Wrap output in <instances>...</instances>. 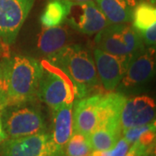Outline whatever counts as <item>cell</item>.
Returning <instances> with one entry per match:
<instances>
[{"instance_id": "1", "label": "cell", "mask_w": 156, "mask_h": 156, "mask_svg": "<svg viewBox=\"0 0 156 156\" xmlns=\"http://www.w3.org/2000/svg\"><path fill=\"white\" fill-rule=\"evenodd\" d=\"M47 62L60 69L71 82L75 100L91 95L99 90L100 80L97 76L94 58L80 45H66L56 54L47 57Z\"/></svg>"}, {"instance_id": "2", "label": "cell", "mask_w": 156, "mask_h": 156, "mask_svg": "<svg viewBox=\"0 0 156 156\" xmlns=\"http://www.w3.org/2000/svg\"><path fill=\"white\" fill-rule=\"evenodd\" d=\"M8 106L24 104L37 97L43 66L37 59L26 56L10 57Z\"/></svg>"}, {"instance_id": "3", "label": "cell", "mask_w": 156, "mask_h": 156, "mask_svg": "<svg viewBox=\"0 0 156 156\" xmlns=\"http://www.w3.org/2000/svg\"><path fill=\"white\" fill-rule=\"evenodd\" d=\"M95 43L107 53L129 58L146 47L138 31L127 23L107 25L97 33Z\"/></svg>"}, {"instance_id": "4", "label": "cell", "mask_w": 156, "mask_h": 156, "mask_svg": "<svg viewBox=\"0 0 156 156\" xmlns=\"http://www.w3.org/2000/svg\"><path fill=\"white\" fill-rule=\"evenodd\" d=\"M3 128L7 139L46 132L44 117L38 108L27 103L8 106L1 115Z\"/></svg>"}, {"instance_id": "5", "label": "cell", "mask_w": 156, "mask_h": 156, "mask_svg": "<svg viewBox=\"0 0 156 156\" xmlns=\"http://www.w3.org/2000/svg\"><path fill=\"white\" fill-rule=\"evenodd\" d=\"M41 63L43 72L37 90L39 99L52 110L74 102V89L69 79L47 61H43Z\"/></svg>"}, {"instance_id": "6", "label": "cell", "mask_w": 156, "mask_h": 156, "mask_svg": "<svg viewBox=\"0 0 156 156\" xmlns=\"http://www.w3.org/2000/svg\"><path fill=\"white\" fill-rule=\"evenodd\" d=\"M155 72V49L145 47L130 60L128 69L117 86V92L123 95L145 87Z\"/></svg>"}, {"instance_id": "7", "label": "cell", "mask_w": 156, "mask_h": 156, "mask_svg": "<svg viewBox=\"0 0 156 156\" xmlns=\"http://www.w3.org/2000/svg\"><path fill=\"white\" fill-rule=\"evenodd\" d=\"M35 0H0V40L12 44L33 7Z\"/></svg>"}, {"instance_id": "8", "label": "cell", "mask_w": 156, "mask_h": 156, "mask_svg": "<svg viewBox=\"0 0 156 156\" xmlns=\"http://www.w3.org/2000/svg\"><path fill=\"white\" fill-rule=\"evenodd\" d=\"M65 21L76 30L86 35L98 33L108 25L106 17L94 1L71 2Z\"/></svg>"}, {"instance_id": "9", "label": "cell", "mask_w": 156, "mask_h": 156, "mask_svg": "<svg viewBox=\"0 0 156 156\" xmlns=\"http://www.w3.org/2000/svg\"><path fill=\"white\" fill-rule=\"evenodd\" d=\"M93 58L101 86L107 91H114L127 71L131 58L115 56L98 48L94 50Z\"/></svg>"}, {"instance_id": "10", "label": "cell", "mask_w": 156, "mask_h": 156, "mask_svg": "<svg viewBox=\"0 0 156 156\" xmlns=\"http://www.w3.org/2000/svg\"><path fill=\"white\" fill-rule=\"evenodd\" d=\"M73 104L53 109L52 126L49 140V156H64V149L73 134Z\"/></svg>"}, {"instance_id": "11", "label": "cell", "mask_w": 156, "mask_h": 156, "mask_svg": "<svg viewBox=\"0 0 156 156\" xmlns=\"http://www.w3.org/2000/svg\"><path fill=\"white\" fill-rule=\"evenodd\" d=\"M155 110V101L147 95H138L127 99L121 114L122 132L154 122Z\"/></svg>"}, {"instance_id": "12", "label": "cell", "mask_w": 156, "mask_h": 156, "mask_svg": "<svg viewBox=\"0 0 156 156\" xmlns=\"http://www.w3.org/2000/svg\"><path fill=\"white\" fill-rule=\"evenodd\" d=\"M101 94H95L75 101L73 104V133L89 137L98 123V108Z\"/></svg>"}, {"instance_id": "13", "label": "cell", "mask_w": 156, "mask_h": 156, "mask_svg": "<svg viewBox=\"0 0 156 156\" xmlns=\"http://www.w3.org/2000/svg\"><path fill=\"white\" fill-rule=\"evenodd\" d=\"M49 140L46 132L7 139L3 142L1 156H49Z\"/></svg>"}, {"instance_id": "14", "label": "cell", "mask_w": 156, "mask_h": 156, "mask_svg": "<svg viewBox=\"0 0 156 156\" xmlns=\"http://www.w3.org/2000/svg\"><path fill=\"white\" fill-rule=\"evenodd\" d=\"M126 100L125 95L119 92L101 94L98 108L97 128L110 129L122 136L121 114Z\"/></svg>"}, {"instance_id": "15", "label": "cell", "mask_w": 156, "mask_h": 156, "mask_svg": "<svg viewBox=\"0 0 156 156\" xmlns=\"http://www.w3.org/2000/svg\"><path fill=\"white\" fill-rule=\"evenodd\" d=\"M108 24L132 22L136 0H96Z\"/></svg>"}, {"instance_id": "16", "label": "cell", "mask_w": 156, "mask_h": 156, "mask_svg": "<svg viewBox=\"0 0 156 156\" xmlns=\"http://www.w3.org/2000/svg\"><path fill=\"white\" fill-rule=\"evenodd\" d=\"M68 40L67 30L61 26L46 28L39 34L37 48L47 57L52 56L66 46Z\"/></svg>"}, {"instance_id": "17", "label": "cell", "mask_w": 156, "mask_h": 156, "mask_svg": "<svg viewBox=\"0 0 156 156\" xmlns=\"http://www.w3.org/2000/svg\"><path fill=\"white\" fill-rule=\"evenodd\" d=\"M70 5L69 0H50L40 17L42 25L44 28L60 26L66 20Z\"/></svg>"}, {"instance_id": "18", "label": "cell", "mask_w": 156, "mask_h": 156, "mask_svg": "<svg viewBox=\"0 0 156 156\" xmlns=\"http://www.w3.org/2000/svg\"><path fill=\"white\" fill-rule=\"evenodd\" d=\"M133 27L140 35L156 24V9L148 3H140L135 6L133 14Z\"/></svg>"}, {"instance_id": "19", "label": "cell", "mask_w": 156, "mask_h": 156, "mask_svg": "<svg viewBox=\"0 0 156 156\" xmlns=\"http://www.w3.org/2000/svg\"><path fill=\"white\" fill-rule=\"evenodd\" d=\"M121 136L110 129L96 128L89 135V140L93 151L104 152L111 149Z\"/></svg>"}, {"instance_id": "20", "label": "cell", "mask_w": 156, "mask_h": 156, "mask_svg": "<svg viewBox=\"0 0 156 156\" xmlns=\"http://www.w3.org/2000/svg\"><path fill=\"white\" fill-rule=\"evenodd\" d=\"M93 149L89 137L79 133H73L64 149V156H91Z\"/></svg>"}, {"instance_id": "21", "label": "cell", "mask_w": 156, "mask_h": 156, "mask_svg": "<svg viewBox=\"0 0 156 156\" xmlns=\"http://www.w3.org/2000/svg\"><path fill=\"white\" fill-rule=\"evenodd\" d=\"M130 147V144L124 138H120L111 149L102 152L104 156H125Z\"/></svg>"}, {"instance_id": "22", "label": "cell", "mask_w": 156, "mask_h": 156, "mask_svg": "<svg viewBox=\"0 0 156 156\" xmlns=\"http://www.w3.org/2000/svg\"><path fill=\"white\" fill-rule=\"evenodd\" d=\"M151 154L152 151L149 150L147 147H146L138 142H134L132 144L131 147H129L125 156H142L144 154Z\"/></svg>"}, {"instance_id": "23", "label": "cell", "mask_w": 156, "mask_h": 156, "mask_svg": "<svg viewBox=\"0 0 156 156\" xmlns=\"http://www.w3.org/2000/svg\"><path fill=\"white\" fill-rule=\"evenodd\" d=\"M7 140V135L3 128V124H2V120L0 117V144H2L5 140Z\"/></svg>"}, {"instance_id": "24", "label": "cell", "mask_w": 156, "mask_h": 156, "mask_svg": "<svg viewBox=\"0 0 156 156\" xmlns=\"http://www.w3.org/2000/svg\"><path fill=\"white\" fill-rule=\"evenodd\" d=\"M91 156H104V155H103L102 152H101V151H93Z\"/></svg>"}, {"instance_id": "25", "label": "cell", "mask_w": 156, "mask_h": 156, "mask_svg": "<svg viewBox=\"0 0 156 156\" xmlns=\"http://www.w3.org/2000/svg\"><path fill=\"white\" fill-rule=\"evenodd\" d=\"M71 2H89V1H95V0H69Z\"/></svg>"}, {"instance_id": "26", "label": "cell", "mask_w": 156, "mask_h": 156, "mask_svg": "<svg viewBox=\"0 0 156 156\" xmlns=\"http://www.w3.org/2000/svg\"><path fill=\"white\" fill-rule=\"evenodd\" d=\"M142 156H150V154H144V155Z\"/></svg>"}]
</instances>
